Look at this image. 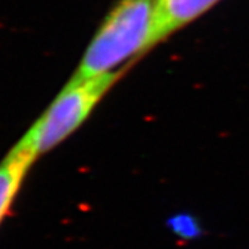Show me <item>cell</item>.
Masks as SVG:
<instances>
[{"label": "cell", "mask_w": 249, "mask_h": 249, "mask_svg": "<svg viewBox=\"0 0 249 249\" xmlns=\"http://www.w3.org/2000/svg\"><path fill=\"white\" fill-rule=\"evenodd\" d=\"M157 0H119L89 44L73 77L114 72L156 43Z\"/></svg>", "instance_id": "6da1fadb"}, {"label": "cell", "mask_w": 249, "mask_h": 249, "mask_svg": "<svg viewBox=\"0 0 249 249\" xmlns=\"http://www.w3.org/2000/svg\"><path fill=\"white\" fill-rule=\"evenodd\" d=\"M120 75L122 71H114L89 79L72 77L17 144L36 158L51 151L85 122Z\"/></svg>", "instance_id": "7a4b0ae2"}, {"label": "cell", "mask_w": 249, "mask_h": 249, "mask_svg": "<svg viewBox=\"0 0 249 249\" xmlns=\"http://www.w3.org/2000/svg\"><path fill=\"white\" fill-rule=\"evenodd\" d=\"M220 0H157L156 43L205 14Z\"/></svg>", "instance_id": "3957f363"}, {"label": "cell", "mask_w": 249, "mask_h": 249, "mask_svg": "<svg viewBox=\"0 0 249 249\" xmlns=\"http://www.w3.org/2000/svg\"><path fill=\"white\" fill-rule=\"evenodd\" d=\"M37 158L16 144L0 162V224L9 213L29 168Z\"/></svg>", "instance_id": "277c9868"}]
</instances>
